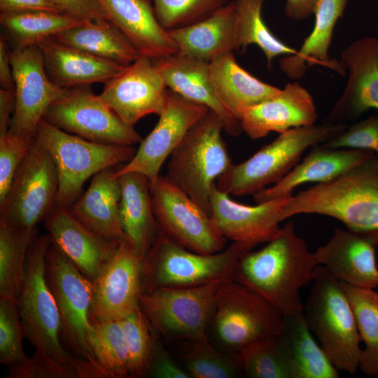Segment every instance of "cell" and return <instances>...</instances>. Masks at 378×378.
I'll return each instance as SVG.
<instances>
[{
    "mask_svg": "<svg viewBox=\"0 0 378 378\" xmlns=\"http://www.w3.org/2000/svg\"><path fill=\"white\" fill-rule=\"evenodd\" d=\"M318 265L290 220L264 247L239 259L232 279L262 296L284 316H291L303 312L300 291L313 281Z\"/></svg>",
    "mask_w": 378,
    "mask_h": 378,
    "instance_id": "6da1fadb",
    "label": "cell"
},
{
    "mask_svg": "<svg viewBox=\"0 0 378 378\" xmlns=\"http://www.w3.org/2000/svg\"><path fill=\"white\" fill-rule=\"evenodd\" d=\"M303 214L334 218L377 246L378 157L292 195L281 218Z\"/></svg>",
    "mask_w": 378,
    "mask_h": 378,
    "instance_id": "7a4b0ae2",
    "label": "cell"
},
{
    "mask_svg": "<svg viewBox=\"0 0 378 378\" xmlns=\"http://www.w3.org/2000/svg\"><path fill=\"white\" fill-rule=\"evenodd\" d=\"M49 234L35 238L27 258L24 281L18 297L24 337L34 347L32 357L46 364L58 378H78L77 360L64 348L56 300L46 275Z\"/></svg>",
    "mask_w": 378,
    "mask_h": 378,
    "instance_id": "3957f363",
    "label": "cell"
},
{
    "mask_svg": "<svg viewBox=\"0 0 378 378\" xmlns=\"http://www.w3.org/2000/svg\"><path fill=\"white\" fill-rule=\"evenodd\" d=\"M46 275L59 312L61 339L78 360V378H102L92 351V281L52 241L47 253Z\"/></svg>",
    "mask_w": 378,
    "mask_h": 378,
    "instance_id": "277c9868",
    "label": "cell"
},
{
    "mask_svg": "<svg viewBox=\"0 0 378 378\" xmlns=\"http://www.w3.org/2000/svg\"><path fill=\"white\" fill-rule=\"evenodd\" d=\"M303 306L305 321L338 371L355 374L362 348L356 318L340 281L318 265Z\"/></svg>",
    "mask_w": 378,
    "mask_h": 378,
    "instance_id": "5b68a950",
    "label": "cell"
},
{
    "mask_svg": "<svg viewBox=\"0 0 378 378\" xmlns=\"http://www.w3.org/2000/svg\"><path fill=\"white\" fill-rule=\"evenodd\" d=\"M347 126L323 120L318 125L295 127L280 133L248 159L232 164L218 178L216 186L229 195H253L280 181L298 163L308 148L327 141Z\"/></svg>",
    "mask_w": 378,
    "mask_h": 378,
    "instance_id": "8992f818",
    "label": "cell"
},
{
    "mask_svg": "<svg viewBox=\"0 0 378 378\" xmlns=\"http://www.w3.org/2000/svg\"><path fill=\"white\" fill-rule=\"evenodd\" d=\"M254 247L232 242L223 251H190L159 230L144 260V292L156 288H185L232 279L239 259Z\"/></svg>",
    "mask_w": 378,
    "mask_h": 378,
    "instance_id": "52a82bcc",
    "label": "cell"
},
{
    "mask_svg": "<svg viewBox=\"0 0 378 378\" xmlns=\"http://www.w3.org/2000/svg\"><path fill=\"white\" fill-rule=\"evenodd\" d=\"M223 131L220 118L209 111L173 150L165 176L209 214L213 187L232 164Z\"/></svg>",
    "mask_w": 378,
    "mask_h": 378,
    "instance_id": "ba28073f",
    "label": "cell"
},
{
    "mask_svg": "<svg viewBox=\"0 0 378 378\" xmlns=\"http://www.w3.org/2000/svg\"><path fill=\"white\" fill-rule=\"evenodd\" d=\"M36 137L52 156L59 185L55 204L71 206L87 179L98 172L127 163L136 150L132 146L97 143L65 132L43 119Z\"/></svg>",
    "mask_w": 378,
    "mask_h": 378,
    "instance_id": "9c48e42d",
    "label": "cell"
},
{
    "mask_svg": "<svg viewBox=\"0 0 378 378\" xmlns=\"http://www.w3.org/2000/svg\"><path fill=\"white\" fill-rule=\"evenodd\" d=\"M283 314L262 296L232 279L217 286L209 328L228 353L236 354L255 341L280 335Z\"/></svg>",
    "mask_w": 378,
    "mask_h": 378,
    "instance_id": "30bf717a",
    "label": "cell"
},
{
    "mask_svg": "<svg viewBox=\"0 0 378 378\" xmlns=\"http://www.w3.org/2000/svg\"><path fill=\"white\" fill-rule=\"evenodd\" d=\"M219 281L144 291L139 298L140 309L153 330L167 340L208 339L206 331L214 312Z\"/></svg>",
    "mask_w": 378,
    "mask_h": 378,
    "instance_id": "8fae6325",
    "label": "cell"
},
{
    "mask_svg": "<svg viewBox=\"0 0 378 378\" xmlns=\"http://www.w3.org/2000/svg\"><path fill=\"white\" fill-rule=\"evenodd\" d=\"M59 185L55 163L35 136L8 196L0 206V220L28 232L45 220L55 205Z\"/></svg>",
    "mask_w": 378,
    "mask_h": 378,
    "instance_id": "7c38bea8",
    "label": "cell"
},
{
    "mask_svg": "<svg viewBox=\"0 0 378 378\" xmlns=\"http://www.w3.org/2000/svg\"><path fill=\"white\" fill-rule=\"evenodd\" d=\"M153 214L159 230L186 248L211 254L225 248L227 239L209 214L166 176L150 183Z\"/></svg>",
    "mask_w": 378,
    "mask_h": 378,
    "instance_id": "4fadbf2b",
    "label": "cell"
},
{
    "mask_svg": "<svg viewBox=\"0 0 378 378\" xmlns=\"http://www.w3.org/2000/svg\"><path fill=\"white\" fill-rule=\"evenodd\" d=\"M88 85L68 88L46 111L43 119L69 133L89 141L117 145L140 144L142 138Z\"/></svg>",
    "mask_w": 378,
    "mask_h": 378,
    "instance_id": "5bb4252c",
    "label": "cell"
},
{
    "mask_svg": "<svg viewBox=\"0 0 378 378\" xmlns=\"http://www.w3.org/2000/svg\"><path fill=\"white\" fill-rule=\"evenodd\" d=\"M144 260L127 239L119 243L92 281V323L120 321L140 309Z\"/></svg>",
    "mask_w": 378,
    "mask_h": 378,
    "instance_id": "9a60e30c",
    "label": "cell"
},
{
    "mask_svg": "<svg viewBox=\"0 0 378 378\" xmlns=\"http://www.w3.org/2000/svg\"><path fill=\"white\" fill-rule=\"evenodd\" d=\"M10 59L15 85V108L8 131L34 139L49 107L68 88L50 80L36 45L15 47L10 51Z\"/></svg>",
    "mask_w": 378,
    "mask_h": 378,
    "instance_id": "2e32d148",
    "label": "cell"
},
{
    "mask_svg": "<svg viewBox=\"0 0 378 378\" xmlns=\"http://www.w3.org/2000/svg\"><path fill=\"white\" fill-rule=\"evenodd\" d=\"M210 110L186 99L167 88L164 108L148 135L142 139L132 160L115 171L116 177L136 172L146 175L150 183L160 175L164 161L180 144L190 129Z\"/></svg>",
    "mask_w": 378,
    "mask_h": 378,
    "instance_id": "e0dca14e",
    "label": "cell"
},
{
    "mask_svg": "<svg viewBox=\"0 0 378 378\" xmlns=\"http://www.w3.org/2000/svg\"><path fill=\"white\" fill-rule=\"evenodd\" d=\"M167 90L155 61L140 55L107 81L99 96L123 121L133 126L148 115L161 113Z\"/></svg>",
    "mask_w": 378,
    "mask_h": 378,
    "instance_id": "ac0fdd59",
    "label": "cell"
},
{
    "mask_svg": "<svg viewBox=\"0 0 378 378\" xmlns=\"http://www.w3.org/2000/svg\"><path fill=\"white\" fill-rule=\"evenodd\" d=\"M340 62L348 80L323 121L349 125L367 111H378V38L354 41L342 51Z\"/></svg>",
    "mask_w": 378,
    "mask_h": 378,
    "instance_id": "d6986e66",
    "label": "cell"
},
{
    "mask_svg": "<svg viewBox=\"0 0 378 378\" xmlns=\"http://www.w3.org/2000/svg\"><path fill=\"white\" fill-rule=\"evenodd\" d=\"M291 196L248 206L234 201L215 185L209 199V216L226 239L255 247L278 234L281 211Z\"/></svg>",
    "mask_w": 378,
    "mask_h": 378,
    "instance_id": "ffe728a7",
    "label": "cell"
},
{
    "mask_svg": "<svg viewBox=\"0 0 378 378\" xmlns=\"http://www.w3.org/2000/svg\"><path fill=\"white\" fill-rule=\"evenodd\" d=\"M44 225L52 243L91 281L120 243L93 232L69 206L55 204Z\"/></svg>",
    "mask_w": 378,
    "mask_h": 378,
    "instance_id": "44dd1931",
    "label": "cell"
},
{
    "mask_svg": "<svg viewBox=\"0 0 378 378\" xmlns=\"http://www.w3.org/2000/svg\"><path fill=\"white\" fill-rule=\"evenodd\" d=\"M316 108L310 93L298 83H290L274 97L244 112L240 122L251 139H259L271 132L315 124Z\"/></svg>",
    "mask_w": 378,
    "mask_h": 378,
    "instance_id": "7402d4cb",
    "label": "cell"
},
{
    "mask_svg": "<svg viewBox=\"0 0 378 378\" xmlns=\"http://www.w3.org/2000/svg\"><path fill=\"white\" fill-rule=\"evenodd\" d=\"M375 154L367 150L334 148L319 144L286 175L272 186L255 194V204L293 195V190L306 183H323L334 179L363 163Z\"/></svg>",
    "mask_w": 378,
    "mask_h": 378,
    "instance_id": "603a6c76",
    "label": "cell"
},
{
    "mask_svg": "<svg viewBox=\"0 0 378 378\" xmlns=\"http://www.w3.org/2000/svg\"><path fill=\"white\" fill-rule=\"evenodd\" d=\"M375 246L363 237L336 227L331 238L314 252L318 265L352 286L378 288Z\"/></svg>",
    "mask_w": 378,
    "mask_h": 378,
    "instance_id": "cb8c5ba5",
    "label": "cell"
},
{
    "mask_svg": "<svg viewBox=\"0 0 378 378\" xmlns=\"http://www.w3.org/2000/svg\"><path fill=\"white\" fill-rule=\"evenodd\" d=\"M108 20L140 55L153 60L178 53L174 41L158 20L149 0H99Z\"/></svg>",
    "mask_w": 378,
    "mask_h": 378,
    "instance_id": "d4e9b609",
    "label": "cell"
},
{
    "mask_svg": "<svg viewBox=\"0 0 378 378\" xmlns=\"http://www.w3.org/2000/svg\"><path fill=\"white\" fill-rule=\"evenodd\" d=\"M154 61L167 88L214 112L228 135L237 136L243 132L240 120L227 110L216 94L209 62L178 52Z\"/></svg>",
    "mask_w": 378,
    "mask_h": 378,
    "instance_id": "484cf974",
    "label": "cell"
},
{
    "mask_svg": "<svg viewBox=\"0 0 378 378\" xmlns=\"http://www.w3.org/2000/svg\"><path fill=\"white\" fill-rule=\"evenodd\" d=\"M36 46L42 54L48 76L64 88L106 83L126 66L62 43L54 37L44 39Z\"/></svg>",
    "mask_w": 378,
    "mask_h": 378,
    "instance_id": "4316f807",
    "label": "cell"
},
{
    "mask_svg": "<svg viewBox=\"0 0 378 378\" xmlns=\"http://www.w3.org/2000/svg\"><path fill=\"white\" fill-rule=\"evenodd\" d=\"M113 167L96 174L87 190L71 206V211L99 236L115 242L126 239L119 215L120 186Z\"/></svg>",
    "mask_w": 378,
    "mask_h": 378,
    "instance_id": "83f0119b",
    "label": "cell"
},
{
    "mask_svg": "<svg viewBox=\"0 0 378 378\" xmlns=\"http://www.w3.org/2000/svg\"><path fill=\"white\" fill-rule=\"evenodd\" d=\"M167 31L178 53L209 62L221 54L237 50L234 1L201 21Z\"/></svg>",
    "mask_w": 378,
    "mask_h": 378,
    "instance_id": "f1b7e54d",
    "label": "cell"
},
{
    "mask_svg": "<svg viewBox=\"0 0 378 378\" xmlns=\"http://www.w3.org/2000/svg\"><path fill=\"white\" fill-rule=\"evenodd\" d=\"M348 0H318L314 10L315 22L310 34L295 55H286L279 61L281 70L290 78L303 77L309 66L315 64L330 69L342 76L345 69L340 62L328 55L332 33L338 19L342 16Z\"/></svg>",
    "mask_w": 378,
    "mask_h": 378,
    "instance_id": "f546056e",
    "label": "cell"
},
{
    "mask_svg": "<svg viewBox=\"0 0 378 378\" xmlns=\"http://www.w3.org/2000/svg\"><path fill=\"white\" fill-rule=\"evenodd\" d=\"M209 68L218 99L239 120L248 108L274 97L281 91V89L261 81L240 66L233 51L214 58L209 62Z\"/></svg>",
    "mask_w": 378,
    "mask_h": 378,
    "instance_id": "4dcf8cb0",
    "label": "cell"
},
{
    "mask_svg": "<svg viewBox=\"0 0 378 378\" xmlns=\"http://www.w3.org/2000/svg\"><path fill=\"white\" fill-rule=\"evenodd\" d=\"M118 177L120 186L119 215L123 232L145 258L159 232L153 210L150 179L136 172Z\"/></svg>",
    "mask_w": 378,
    "mask_h": 378,
    "instance_id": "1f68e13d",
    "label": "cell"
},
{
    "mask_svg": "<svg viewBox=\"0 0 378 378\" xmlns=\"http://www.w3.org/2000/svg\"><path fill=\"white\" fill-rule=\"evenodd\" d=\"M292 378H338L339 372L313 337L303 312L284 316L279 335Z\"/></svg>",
    "mask_w": 378,
    "mask_h": 378,
    "instance_id": "d6a6232c",
    "label": "cell"
},
{
    "mask_svg": "<svg viewBox=\"0 0 378 378\" xmlns=\"http://www.w3.org/2000/svg\"><path fill=\"white\" fill-rule=\"evenodd\" d=\"M54 38L62 43L124 66L132 64L140 56L127 38L108 20L87 21Z\"/></svg>",
    "mask_w": 378,
    "mask_h": 378,
    "instance_id": "836d02e7",
    "label": "cell"
},
{
    "mask_svg": "<svg viewBox=\"0 0 378 378\" xmlns=\"http://www.w3.org/2000/svg\"><path fill=\"white\" fill-rule=\"evenodd\" d=\"M85 22L65 13L47 10L1 12L0 14L1 24L13 38L15 47L36 45Z\"/></svg>",
    "mask_w": 378,
    "mask_h": 378,
    "instance_id": "e575fe53",
    "label": "cell"
},
{
    "mask_svg": "<svg viewBox=\"0 0 378 378\" xmlns=\"http://www.w3.org/2000/svg\"><path fill=\"white\" fill-rule=\"evenodd\" d=\"M237 50L256 45L265 55L267 66L279 55H295L297 50L277 38L262 17L263 0H234Z\"/></svg>",
    "mask_w": 378,
    "mask_h": 378,
    "instance_id": "d590c367",
    "label": "cell"
},
{
    "mask_svg": "<svg viewBox=\"0 0 378 378\" xmlns=\"http://www.w3.org/2000/svg\"><path fill=\"white\" fill-rule=\"evenodd\" d=\"M35 233L0 220V296L18 299L24 281L27 253Z\"/></svg>",
    "mask_w": 378,
    "mask_h": 378,
    "instance_id": "8d00e7d4",
    "label": "cell"
},
{
    "mask_svg": "<svg viewBox=\"0 0 378 378\" xmlns=\"http://www.w3.org/2000/svg\"><path fill=\"white\" fill-rule=\"evenodd\" d=\"M364 343L359 368L369 377L378 376V292L342 282Z\"/></svg>",
    "mask_w": 378,
    "mask_h": 378,
    "instance_id": "74e56055",
    "label": "cell"
},
{
    "mask_svg": "<svg viewBox=\"0 0 378 378\" xmlns=\"http://www.w3.org/2000/svg\"><path fill=\"white\" fill-rule=\"evenodd\" d=\"M242 374L251 378H292L279 335L252 342L236 354Z\"/></svg>",
    "mask_w": 378,
    "mask_h": 378,
    "instance_id": "f35d334b",
    "label": "cell"
},
{
    "mask_svg": "<svg viewBox=\"0 0 378 378\" xmlns=\"http://www.w3.org/2000/svg\"><path fill=\"white\" fill-rule=\"evenodd\" d=\"M184 342L185 370L194 378H234L242 375L234 354L222 352L208 339Z\"/></svg>",
    "mask_w": 378,
    "mask_h": 378,
    "instance_id": "ab89813d",
    "label": "cell"
},
{
    "mask_svg": "<svg viewBox=\"0 0 378 378\" xmlns=\"http://www.w3.org/2000/svg\"><path fill=\"white\" fill-rule=\"evenodd\" d=\"M92 324V351L102 378L130 377L127 345L120 321Z\"/></svg>",
    "mask_w": 378,
    "mask_h": 378,
    "instance_id": "60d3db41",
    "label": "cell"
},
{
    "mask_svg": "<svg viewBox=\"0 0 378 378\" xmlns=\"http://www.w3.org/2000/svg\"><path fill=\"white\" fill-rule=\"evenodd\" d=\"M120 321L126 341L130 377H146L157 333L141 309Z\"/></svg>",
    "mask_w": 378,
    "mask_h": 378,
    "instance_id": "b9f144b4",
    "label": "cell"
},
{
    "mask_svg": "<svg viewBox=\"0 0 378 378\" xmlns=\"http://www.w3.org/2000/svg\"><path fill=\"white\" fill-rule=\"evenodd\" d=\"M153 1L156 18L166 30L201 21L228 3L227 0Z\"/></svg>",
    "mask_w": 378,
    "mask_h": 378,
    "instance_id": "7bdbcfd3",
    "label": "cell"
},
{
    "mask_svg": "<svg viewBox=\"0 0 378 378\" xmlns=\"http://www.w3.org/2000/svg\"><path fill=\"white\" fill-rule=\"evenodd\" d=\"M24 337L16 298L0 296V362L8 368L27 360Z\"/></svg>",
    "mask_w": 378,
    "mask_h": 378,
    "instance_id": "ee69618b",
    "label": "cell"
},
{
    "mask_svg": "<svg viewBox=\"0 0 378 378\" xmlns=\"http://www.w3.org/2000/svg\"><path fill=\"white\" fill-rule=\"evenodd\" d=\"M34 138H26L9 131L0 135V206L5 202Z\"/></svg>",
    "mask_w": 378,
    "mask_h": 378,
    "instance_id": "f6af8a7d",
    "label": "cell"
},
{
    "mask_svg": "<svg viewBox=\"0 0 378 378\" xmlns=\"http://www.w3.org/2000/svg\"><path fill=\"white\" fill-rule=\"evenodd\" d=\"M322 144L334 148L370 150L378 157V113L348 125Z\"/></svg>",
    "mask_w": 378,
    "mask_h": 378,
    "instance_id": "bcb514c9",
    "label": "cell"
},
{
    "mask_svg": "<svg viewBox=\"0 0 378 378\" xmlns=\"http://www.w3.org/2000/svg\"><path fill=\"white\" fill-rule=\"evenodd\" d=\"M148 377L155 378H190L167 353L156 337Z\"/></svg>",
    "mask_w": 378,
    "mask_h": 378,
    "instance_id": "7dc6e473",
    "label": "cell"
},
{
    "mask_svg": "<svg viewBox=\"0 0 378 378\" xmlns=\"http://www.w3.org/2000/svg\"><path fill=\"white\" fill-rule=\"evenodd\" d=\"M64 13L85 21L108 20L99 0H50ZM109 21V20H108Z\"/></svg>",
    "mask_w": 378,
    "mask_h": 378,
    "instance_id": "c3c4849f",
    "label": "cell"
},
{
    "mask_svg": "<svg viewBox=\"0 0 378 378\" xmlns=\"http://www.w3.org/2000/svg\"><path fill=\"white\" fill-rule=\"evenodd\" d=\"M1 12L47 10L62 12L50 0H0Z\"/></svg>",
    "mask_w": 378,
    "mask_h": 378,
    "instance_id": "681fc988",
    "label": "cell"
},
{
    "mask_svg": "<svg viewBox=\"0 0 378 378\" xmlns=\"http://www.w3.org/2000/svg\"><path fill=\"white\" fill-rule=\"evenodd\" d=\"M10 50L2 36L0 39V85L1 89L14 92L15 85L10 59Z\"/></svg>",
    "mask_w": 378,
    "mask_h": 378,
    "instance_id": "f907efd6",
    "label": "cell"
},
{
    "mask_svg": "<svg viewBox=\"0 0 378 378\" xmlns=\"http://www.w3.org/2000/svg\"><path fill=\"white\" fill-rule=\"evenodd\" d=\"M14 108V92L0 89V135L8 132Z\"/></svg>",
    "mask_w": 378,
    "mask_h": 378,
    "instance_id": "816d5d0a",
    "label": "cell"
},
{
    "mask_svg": "<svg viewBox=\"0 0 378 378\" xmlns=\"http://www.w3.org/2000/svg\"><path fill=\"white\" fill-rule=\"evenodd\" d=\"M318 0H286L285 13L295 20H304L314 13Z\"/></svg>",
    "mask_w": 378,
    "mask_h": 378,
    "instance_id": "f5cc1de1",
    "label": "cell"
}]
</instances>
